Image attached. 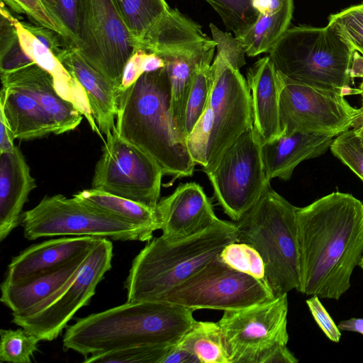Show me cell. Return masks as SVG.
<instances>
[{
	"instance_id": "1",
	"label": "cell",
	"mask_w": 363,
	"mask_h": 363,
	"mask_svg": "<svg viewBox=\"0 0 363 363\" xmlns=\"http://www.w3.org/2000/svg\"><path fill=\"white\" fill-rule=\"evenodd\" d=\"M301 267L299 292L339 298L363 257V203L332 192L296 211Z\"/></svg>"
},
{
	"instance_id": "2",
	"label": "cell",
	"mask_w": 363,
	"mask_h": 363,
	"mask_svg": "<svg viewBox=\"0 0 363 363\" xmlns=\"http://www.w3.org/2000/svg\"><path fill=\"white\" fill-rule=\"evenodd\" d=\"M194 311L169 302L126 301L76 319L62 346L84 356L134 346L177 345L195 322Z\"/></svg>"
},
{
	"instance_id": "3",
	"label": "cell",
	"mask_w": 363,
	"mask_h": 363,
	"mask_svg": "<svg viewBox=\"0 0 363 363\" xmlns=\"http://www.w3.org/2000/svg\"><path fill=\"white\" fill-rule=\"evenodd\" d=\"M115 129L124 140L151 157L169 184L191 177L196 165L177 137L171 114V87L165 67L145 72L118 94Z\"/></svg>"
},
{
	"instance_id": "4",
	"label": "cell",
	"mask_w": 363,
	"mask_h": 363,
	"mask_svg": "<svg viewBox=\"0 0 363 363\" xmlns=\"http://www.w3.org/2000/svg\"><path fill=\"white\" fill-rule=\"evenodd\" d=\"M237 241L235 223L220 219L206 230L178 240L152 238L132 262L124 282L127 301H160Z\"/></svg>"
},
{
	"instance_id": "5",
	"label": "cell",
	"mask_w": 363,
	"mask_h": 363,
	"mask_svg": "<svg viewBox=\"0 0 363 363\" xmlns=\"http://www.w3.org/2000/svg\"><path fill=\"white\" fill-rule=\"evenodd\" d=\"M296 211L269 182L255 204L235 222L238 242L251 245L262 257L265 285L274 297L300 289Z\"/></svg>"
},
{
	"instance_id": "6",
	"label": "cell",
	"mask_w": 363,
	"mask_h": 363,
	"mask_svg": "<svg viewBox=\"0 0 363 363\" xmlns=\"http://www.w3.org/2000/svg\"><path fill=\"white\" fill-rule=\"evenodd\" d=\"M352 49L329 24L292 26L269 52L277 72L287 78L344 96L360 94L351 89L349 74Z\"/></svg>"
},
{
	"instance_id": "7",
	"label": "cell",
	"mask_w": 363,
	"mask_h": 363,
	"mask_svg": "<svg viewBox=\"0 0 363 363\" xmlns=\"http://www.w3.org/2000/svg\"><path fill=\"white\" fill-rule=\"evenodd\" d=\"M216 55L211 67L213 81L208 105L213 127L203 171H211L227 149L253 126L251 96L247 82L240 72L245 64V52L240 43L228 32L210 23Z\"/></svg>"
},
{
	"instance_id": "8",
	"label": "cell",
	"mask_w": 363,
	"mask_h": 363,
	"mask_svg": "<svg viewBox=\"0 0 363 363\" xmlns=\"http://www.w3.org/2000/svg\"><path fill=\"white\" fill-rule=\"evenodd\" d=\"M21 225L28 240L65 235L143 242L152 238V234L142 228L62 194L44 196L23 212Z\"/></svg>"
},
{
	"instance_id": "9",
	"label": "cell",
	"mask_w": 363,
	"mask_h": 363,
	"mask_svg": "<svg viewBox=\"0 0 363 363\" xmlns=\"http://www.w3.org/2000/svg\"><path fill=\"white\" fill-rule=\"evenodd\" d=\"M113 244L99 238L77 277L25 315L13 314L12 323L37 336L40 341L58 337L75 313L88 305L96 286L111 268Z\"/></svg>"
},
{
	"instance_id": "10",
	"label": "cell",
	"mask_w": 363,
	"mask_h": 363,
	"mask_svg": "<svg viewBox=\"0 0 363 363\" xmlns=\"http://www.w3.org/2000/svg\"><path fill=\"white\" fill-rule=\"evenodd\" d=\"M275 297L260 280L238 271L219 255L169 290L158 301L198 309L232 310Z\"/></svg>"
},
{
	"instance_id": "11",
	"label": "cell",
	"mask_w": 363,
	"mask_h": 363,
	"mask_svg": "<svg viewBox=\"0 0 363 363\" xmlns=\"http://www.w3.org/2000/svg\"><path fill=\"white\" fill-rule=\"evenodd\" d=\"M206 174L224 213L233 220H240L270 182L265 175L262 142L254 127L243 133Z\"/></svg>"
},
{
	"instance_id": "12",
	"label": "cell",
	"mask_w": 363,
	"mask_h": 363,
	"mask_svg": "<svg viewBox=\"0 0 363 363\" xmlns=\"http://www.w3.org/2000/svg\"><path fill=\"white\" fill-rule=\"evenodd\" d=\"M281 133L335 137L352 128L361 113L338 91L294 82L279 72Z\"/></svg>"
},
{
	"instance_id": "13",
	"label": "cell",
	"mask_w": 363,
	"mask_h": 363,
	"mask_svg": "<svg viewBox=\"0 0 363 363\" xmlns=\"http://www.w3.org/2000/svg\"><path fill=\"white\" fill-rule=\"evenodd\" d=\"M287 294L224 311L218 322L230 363H262L273 349L287 345Z\"/></svg>"
},
{
	"instance_id": "14",
	"label": "cell",
	"mask_w": 363,
	"mask_h": 363,
	"mask_svg": "<svg viewBox=\"0 0 363 363\" xmlns=\"http://www.w3.org/2000/svg\"><path fill=\"white\" fill-rule=\"evenodd\" d=\"M77 49L118 92L125 65L137 48L113 0H81Z\"/></svg>"
},
{
	"instance_id": "15",
	"label": "cell",
	"mask_w": 363,
	"mask_h": 363,
	"mask_svg": "<svg viewBox=\"0 0 363 363\" xmlns=\"http://www.w3.org/2000/svg\"><path fill=\"white\" fill-rule=\"evenodd\" d=\"M104 144L91 188L156 208L164 176L158 164L122 139L115 128Z\"/></svg>"
},
{
	"instance_id": "16",
	"label": "cell",
	"mask_w": 363,
	"mask_h": 363,
	"mask_svg": "<svg viewBox=\"0 0 363 363\" xmlns=\"http://www.w3.org/2000/svg\"><path fill=\"white\" fill-rule=\"evenodd\" d=\"M156 211L162 235L169 240L200 233L220 220L211 199L203 187L194 182L179 185L172 194L161 199Z\"/></svg>"
},
{
	"instance_id": "17",
	"label": "cell",
	"mask_w": 363,
	"mask_h": 363,
	"mask_svg": "<svg viewBox=\"0 0 363 363\" xmlns=\"http://www.w3.org/2000/svg\"><path fill=\"white\" fill-rule=\"evenodd\" d=\"M1 85L18 88L31 96L52 123L54 135L75 130L83 115L57 91L52 75L35 63L1 74Z\"/></svg>"
},
{
	"instance_id": "18",
	"label": "cell",
	"mask_w": 363,
	"mask_h": 363,
	"mask_svg": "<svg viewBox=\"0 0 363 363\" xmlns=\"http://www.w3.org/2000/svg\"><path fill=\"white\" fill-rule=\"evenodd\" d=\"M98 239L93 236L62 237L33 245L12 258L3 282H19L61 267L89 252Z\"/></svg>"
},
{
	"instance_id": "19",
	"label": "cell",
	"mask_w": 363,
	"mask_h": 363,
	"mask_svg": "<svg viewBox=\"0 0 363 363\" xmlns=\"http://www.w3.org/2000/svg\"><path fill=\"white\" fill-rule=\"evenodd\" d=\"M35 188V179L18 147L0 153V241L21 224L23 206Z\"/></svg>"
},
{
	"instance_id": "20",
	"label": "cell",
	"mask_w": 363,
	"mask_h": 363,
	"mask_svg": "<svg viewBox=\"0 0 363 363\" xmlns=\"http://www.w3.org/2000/svg\"><path fill=\"white\" fill-rule=\"evenodd\" d=\"M57 59L84 89L101 133L110 135L116 127L118 91L76 48H66Z\"/></svg>"
},
{
	"instance_id": "21",
	"label": "cell",
	"mask_w": 363,
	"mask_h": 363,
	"mask_svg": "<svg viewBox=\"0 0 363 363\" xmlns=\"http://www.w3.org/2000/svg\"><path fill=\"white\" fill-rule=\"evenodd\" d=\"M213 39L190 45L160 56L165 62L171 87V114L178 139L185 143L184 119L188 96L198 66L213 57Z\"/></svg>"
},
{
	"instance_id": "22",
	"label": "cell",
	"mask_w": 363,
	"mask_h": 363,
	"mask_svg": "<svg viewBox=\"0 0 363 363\" xmlns=\"http://www.w3.org/2000/svg\"><path fill=\"white\" fill-rule=\"evenodd\" d=\"M246 82L251 96L253 127L263 144L281 134L278 74L269 55L248 69Z\"/></svg>"
},
{
	"instance_id": "23",
	"label": "cell",
	"mask_w": 363,
	"mask_h": 363,
	"mask_svg": "<svg viewBox=\"0 0 363 363\" xmlns=\"http://www.w3.org/2000/svg\"><path fill=\"white\" fill-rule=\"evenodd\" d=\"M91 252V251H90ZM89 252L51 270L16 283L1 284V301L12 315H25L72 281L87 261Z\"/></svg>"
},
{
	"instance_id": "24",
	"label": "cell",
	"mask_w": 363,
	"mask_h": 363,
	"mask_svg": "<svg viewBox=\"0 0 363 363\" xmlns=\"http://www.w3.org/2000/svg\"><path fill=\"white\" fill-rule=\"evenodd\" d=\"M333 137L301 133H282L262 144V157L266 178L286 181L301 162L324 154Z\"/></svg>"
},
{
	"instance_id": "25",
	"label": "cell",
	"mask_w": 363,
	"mask_h": 363,
	"mask_svg": "<svg viewBox=\"0 0 363 363\" xmlns=\"http://www.w3.org/2000/svg\"><path fill=\"white\" fill-rule=\"evenodd\" d=\"M15 26L25 52L35 64L52 75L58 94L71 102L85 116L92 130L104 140L93 117L86 94L80 84L67 71L52 52L28 31L16 18Z\"/></svg>"
},
{
	"instance_id": "26",
	"label": "cell",
	"mask_w": 363,
	"mask_h": 363,
	"mask_svg": "<svg viewBox=\"0 0 363 363\" xmlns=\"http://www.w3.org/2000/svg\"><path fill=\"white\" fill-rule=\"evenodd\" d=\"M0 111L14 139L33 140L55 134L52 123L38 103L18 88L1 85Z\"/></svg>"
},
{
	"instance_id": "27",
	"label": "cell",
	"mask_w": 363,
	"mask_h": 363,
	"mask_svg": "<svg viewBox=\"0 0 363 363\" xmlns=\"http://www.w3.org/2000/svg\"><path fill=\"white\" fill-rule=\"evenodd\" d=\"M210 39L198 23L170 9L146 32L137 49L161 56Z\"/></svg>"
},
{
	"instance_id": "28",
	"label": "cell",
	"mask_w": 363,
	"mask_h": 363,
	"mask_svg": "<svg viewBox=\"0 0 363 363\" xmlns=\"http://www.w3.org/2000/svg\"><path fill=\"white\" fill-rule=\"evenodd\" d=\"M294 11V0L287 1L281 9L258 13L255 23L235 38L240 43L248 57H255L269 51L289 28Z\"/></svg>"
},
{
	"instance_id": "29",
	"label": "cell",
	"mask_w": 363,
	"mask_h": 363,
	"mask_svg": "<svg viewBox=\"0 0 363 363\" xmlns=\"http://www.w3.org/2000/svg\"><path fill=\"white\" fill-rule=\"evenodd\" d=\"M73 196L152 234L161 228L156 208L92 188L79 191Z\"/></svg>"
},
{
	"instance_id": "30",
	"label": "cell",
	"mask_w": 363,
	"mask_h": 363,
	"mask_svg": "<svg viewBox=\"0 0 363 363\" xmlns=\"http://www.w3.org/2000/svg\"><path fill=\"white\" fill-rule=\"evenodd\" d=\"M178 345L194 354L200 363H230L218 323L195 320Z\"/></svg>"
},
{
	"instance_id": "31",
	"label": "cell",
	"mask_w": 363,
	"mask_h": 363,
	"mask_svg": "<svg viewBox=\"0 0 363 363\" xmlns=\"http://www.w3.org/2000/svg\"><path fill=\"white\" fill-rule=\"evenodd\" d=\"M131 36L138 43L171 8L165 0H113Z\"/></svg>"
},
{
	"instance_id": "32",
	"label": "cell",
	"mask_w": 363,
	"mask_h": 363,
	"mask_svg": "<svg viewBox=\"0 0 363 363\" xmlns=\"http://www.w3.org/2000/svg\"><path fill=\"white\" fill-rule=\"evenodd\" d=\"M15 19L2 2L0 20V74L8 73L35 63L21 45Z\"/></svg>"
},
{
	"instance_id": "33",
	"label": "cell",
	"mask_w": 363,
	"mask_h": 363,
	"mask_svg": "<svg viewBox=\"0 0 363 363\" xmlns=\"http://www.w3.org/2000/svg\"><path fill=\"white\" fill-rule=\"evenodd\" d=\"M213 81V70L211 61L200 64L195 71L186 103L184 119L185 138L208 106Z\"/></svg>"
},
{
	"instance_id": "34",
	"label": "cell",
	"mask_w": 363,
	"mask_h": 363,
	"mask_svg": "<svg viewBox=\"0 0 363 363\" xmlns=\"http://www.w3.org/2000/svg\"><path fill=\"white\" fill-rule=\"evenodd\" d=\"M40 339L24 328L0 330V361L10 363H30L39 350Z\"/></svg>"
},
{
	"instance_id": "35",
	"label": "cell",
	"mask_w": 363,
	"mask_h": 363,
	"mask_svg": "<svg viewBox=\"0 0 363 363\" xmlns=\"http://www.w3.org/2000/svg\"><path fill=\"white\" fill-rule=\"evenodd\" d=\"M47 11L64 33L68 48H77L81 0H41Z\"/></svg>"
},
{
	"instance_id": "36",
	"label": "cell",
	"mask_w": 363,
	"mask_h": 363,
	"mask_svg": "<svg viewBox=\"0 0 363 363\" xmlns=\"http://www.w3.org/2000/svg\"><path fill=\"white\" fill-rule=\"evenodd\" d=\"M219 257L232 268L254 277L265 285L266 271L263 259L251 245L238 241L230 243L222 250Z\"/></svg>"
},
{
	"instance_id": "37",
	"label": "cell",
	"mask_w": 363,
	"mask_h": 363,
	"mask_svg": "<svg viewBox=\"0 0 363 363\" xmlns=\"http://www.w3.org/2000/svg\"><path fill=\"white\" fill-rule=\"evenodd\" d=\"M218 13L226 28L240 35L256 21L258 13L251 0H204Z\"/></svg>"
},
{
	"instance_id": "38",
	"label": "cell",
	"mask_w": 363,
	"mask_h": 363,
	"mask_svg": "<svg viewBox=\"0 0 363 363\" xmlns=\"http://www.w3.org/2000/svg\"><path fill=\"white\" fill-rule=\"evenodd\" d=\"M173 345L134 346L104 353L92 354L84 360L86 363H161Z\"/></svg>"
},
{
	"instance_id": "39",
	"label": "cell",
	"mask_w": 363,
	"mask_h": 363,
	"mask_svg": "<svg viewBox=\"0 0 363 363\" xmlns=\"http://www.w3.org/2000/svg\"><path fill=\"white\" fill-rule=\"evenodd\" d=\"M350 45L363 54V3L331 14L328 23Z\"/></svg>"
},
{
	"instance_id": "40",
	"label": "cell",
	"mask_w": 363,
	"mask_h": 363,
	"mask_svg": "<svg viewBox=\"0 0 363 363\" xmlns=\"http://www.w3.org/2000/svg\"><path fill=\"white\" fill-rule=\"evenodd\" d=\"M330 149L363 182V143L353 128L333 138Z\"/></svg>"
},
{
	"instance_id": "41",
	"label": "cell",
	"mask_w": 363,
	"mask_h": 363,
	"mask_svg": "<svg viewBox=\"0 0 363 363\" xmlns=\"http://www.w3.org/2000/svg\"><path fill=\"white\" fill-rule=\"evenodd\" d=\"M213 127V113L208 104L204 112L186 137L185 143L189 153L196 164L204 168Z\"/></svg>"
},
{
	"instance_id": "42",
	"label": "cell",
	"mask_w": 363,
	"mask_h": 363,
	"mask_svg": "<svg viewBox=\"0 0 363 363\" xmlns=\"http://www.w3.org/2000/svg\"><path fill=\"white\" fill-rule=\"evenodd\" d=\"M2 2L16 13L25 14L35 25L52 29L65 39L63 31L51 18L41 0H2Z\"/></svg>"
},
{
	"instance_id": "43",
	"label": "cell",
	"mask_w": 363,
	"mask_h": 363,
	"mask_svg": "<svg viewBox=\"0 0 363 363\" xmlns=\"http://www.w3.org/2000/svg\"><path fill=\"white\" fill-rule=\"evenodd\" d=\"M306 303L316 323L326 337L333 342H339L342 336L340 330L321 303L320 298L316 295L311 296L306 299Z\"/></svg>"
},
{
	"instance_id": "44",
	"label": "cell",
	"mask_w": 363,
	"mask_h": 363,
	"mask_svg": "<svg viewBox=\"0 0 363 363\" xmlns=\"http://www.w3.org/2000/svg\"><path fill=\"white\" fill-rule=\"evenodd\" d=\"M21 24L56 57L68 48L63 37L56 31L44 26L30 25L25 22H21Z\"/></svg>"
},
{
	"instance_id": "45",
	"label": "cell",
	"mask_w": 363,
	"mask_h": 363,
	"mask_svg": "<svg viewBox=\"0 0 363 363\" xmlns=\"http://www.w3.org/2000/svg\"><path fill=\"white\" fill-rule=\"evenodd\" d=\"M145 53V51L137 49L128 59L123 69L120 91L130 86L143 74L142 62Z\"/></svg>"
},
{
	"instance_id": "46",
	"label": "cell",
	"mask_w": 363,
	"mask_h": 363,
	"mask_svg": "<svg viewBox=\"0 0 363 363\" xmlns=\"http://www.w3.org/2000/svg\"><path fill=\"white\" fill-rule=\"evenodd\" d=\"M161 363H200V361L194 354L177 344L169 349Z\"/></svg>"
},
{
	"instance_id": "47",
	"label": "cell",
	"mask_w": 363,
	"mask_h": 363,
	"mask_svg": "<svg viewBox=\"0 0 363 363\" xmlns=\"http://www.w3.org/2000/svg\"><path fill=\"white\" fill-rule=\"evenodd\" d=\"M298 359L289 350L287 345L272 350L264 358L262 363H297Z\"/></svg>"
},
{
	"instance_id": "48",
	"label": "cell",
	"mask_w": 363,
	"mask_h": 363,
	"mask_svg": "<svg viewBox=\"0 0 363 363\" xmlns=\"http://www.w3.org/2000/svg\"><path fill=\"white\" fill-rule=\"evenodd\" d=\"M14 140L4 115L0 111V153L12 151L16 146Z\"/></svg>"
},
{
	"instance_id": "49",
	"label": "cell",
	"mask_w": 363,
	"mask_h": 363,
	"mask_svg": "<svg viewBox=\"0 0 363 363\" xmlns=\"http://www.w3.org/2000/svg\"><path fill=\"white\" fill-rule=\"evenodd\" d=\"M165 67L162 58L155 53L146 52L142 62L143 73L156 71Z\"/></svg>"
},
{
	"instance_id": "50",
	"label": "cell",
	"mask_w": 363,
	"mask_h": 363,
	"mask_svg": "<svg viewBox=\"0 0 363 363\" xmlns=\"http://www.w3.org/2000/svg\"><path fill=\"white\" fill-rule=\"evenodd\" d=\"M349 74L351 77L363 78V54L352 49Z\"/></svg>"
},
{
	"instance_id": "51",
	"label": "cell",
	"mask_w": 363,
	"mask_h": 363,
	"mask_svg": "<svg viewBox=\"0 0 363 363\" xmlns=\"http://www.w3.org/2000/svg\"><path fill=\"white\" fill-rule=\"evenodd\" d=\"M337 327L340 330L356 332L363 335V318H351L340 321Z\"/></svg>"
},
{
	"instance_id": "52",
	"label": "cell",
	"mask_w": 363,
	"mask_h": 363,
	"mask_svg": "<svg viewBox=\"0 0 363 363\" xmlns=\"http://www.w3.org/2000/svg\"><path fill=\"white\" fill-rule=\"evenodd\" d=\"M359 135H363V113L355 119L352 126Z\"/></svg>"
},
{
	"instance_id": "53",
	"label": "cell",
	"mask_w": 363,
	"mask_h": 363,
	"mask_svg": "<svg viewBox=\"0 0 363 363\" xmlns=\"http://www.w3.org/2000/svg\"><path fill=\"white\" fill-rule=\"evenodd\" d=\"M359 90H360V94H361L362 97V106L360 107L361 113H363V80H362V83L360 84Z\"/></svg>"
},
{
	"instance_id": "54",
	"label": "cell",
	"mask_w": 363,
	"mask_h": 363,
	"mask_svg": "<svg viewBox=\"0 0 363 363\" xmlns=\"http://www.w3.org/2000/svg\"><path fill=\"white\" fill-rule=\"evenodd\" d=\"M358 266L363 270V257H362Z\"/></svg>"
},
{
	"instance_id": "55",
	"label": "cell",
	"mask_w": 363,
	"mask_h": 363,
	"mask_svg": "<svg viewBox=\"0 0 363 363\" xmlns=\"http://www.w3.org/2000/svg\"><path fill=\"white\" fill-rule=\"evenodd\" d=\"M359 136L361 138L362 141V143H363V135H359Z\"/></svg>"
}]
</instances>
